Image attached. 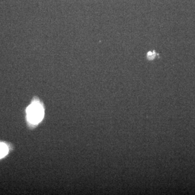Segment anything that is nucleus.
Masks as SVG:
<instances>
[{"mask_svg": "<svg viewBox=\"0 0 195 195\" xmlns=\"http://www.w3.org/2000/svg\"><path fill=\"white\" fill-rule=\"evenodd\" d=\"M155 56H156V53H154V52H148V59H150V60L153 59Z\"/></svg>", "mask_w": 195, "mask_h": 195, "instance_id": "3", "label": "nucleus"}, {"mask_svg": "<svg viewBox=\"0 0 195 195\" xmlns=\"http://www.w3.org/2000/svg\"><path fill=\"white\" fill-rule=\"evenodd\" d=\"M28 120L30 123L36 124L42 120L44 111L42 106L37 102H34L27 109Z\"/></svg>", "mask_w": 195, "mask_h": 195, "instance_id": "1", "label": "nucleus"}, {"mask_svg": "<svg viewBox=\"0 0 195 195\" xmlns=\"http://www.w3.org/2000/svg\"><path fill=\"white\" fill-rule=\"evenodd\" d=\"M8 152V146L3 142H0V159L6 156Z\"/></svg>", "mask_w": 195, "mask_h": 195, "instance_id": "2", "label": "nucleus"}]
</instances>
